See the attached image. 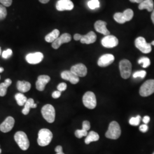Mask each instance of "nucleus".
I'll return each mask as SVG.
<instances>
[{
  "label": "nucleus",
  "instance_id": "nucleus-1",
  "mask_svg": "<svg viewBox=\"0 0 154 154\" xmlns=\"http://www.w3.org/2000/svg\"><path fill=\"white\" fill-rule=\"evenodd\" d=\"M53 135L51 131L47 128H42L38 134L37 143L39 146L45 147L49 145L52 140Z\"/></svg>",
  "mask_w": 154,
  "mask_h": 154
},
{
  "label": "nucleus",
  "instance_id": "nucleus-2",
  "mask_svg": "<svg viewBox=\"0 0 154 154\" xmlns=\"http://www.w3.org/2000/svg\"><path fill=\"white\" fill-rule=\"evenodd\" d=\"M121 135V129L119 123L116 121L111 122L109 125L108 130L106 132V138L111 139H117Z\"/></svg>",
  "mask_w": 154,
  "mask_h": 154
},
{
  "label": "nucleus",
  "instance_id": "nucleus-3",
  "mask_svg": "<svg viewBox=\"0 0 154 154\" xmlns=\"http://www.w3.org/2000/svg\"><path fill=\"white\" fill-rule=\"evenodd\" d=\"M14 138L19 147L22 150L26 151L29 149L30 142L26 133L21 131H18L15 134Z\"/></svg>",
  "mask_w": 154,
  "mask_h": 154
},
{
  "label": "nucleus",
  "instance_id": "nucleus-4",
  "mask_svg": "<svg viewBox=\"0 0 154 154\" xmlns=\"http://www.w3.org/2000/svg\"><path fill=\"white\" fill-rule=\"evenodd\" d=\"M41 113L45 119L50 123L55 121V109L52 105L47 104L44 106L41 109Z\"/></svg>",
  "mask_w": 154,
  "mask_h": 154
},
{
  "label": "nucleus",
  "instance_id": "nucleus-5",
  "mask_svg": "<svg viewBox=\"0 0 154 154\" xmlns=\"http://www.w3.org/2000/svg\"><path fill=\"white\" fill-rule=\"evenodd\" d=\"M133 17V11L131 9H127L123 13H116L114 15V18L116 22L122 24L131 20Z\"/></svg>",
  "mask_w": 154,
  "mask_h": 154
},
{
  "label": "nucleus",
  "instance_id": "nucleus-6",
  "mask_svg": "<svg viewBox=\"0 0 154 154\" xmlns=\"http://www.w3.org/2000/svg\"><path fill=\"white\" fill-rule=\"evenodd\" d=\"M83 103L88 109H94L97 106V99L95 94L87 91L83 96Z\"/></svg>",
  "mask_w": 154,
  "mask_h": 154
},
{
  "label": "nucleus",
  "instance_id": "nucleus-7",
  "mask_svg": "<svg viewBox=\"0 0 154 154\" xmlns=\"http://www.w3.org/2000/svg\"><path fill=\"white\" fill-rule=\"evenodd\" d=\"M119 70L121 75L123 79H128L131 76L132 70V65L130 61L123 60L119 62Z\"/></svg>",
  "mask_w": 154,
  "mask_h": 154
},
{
  "label": "nucleus",
  "instance_id": "nucleus-8",
  "mask_svg": "<svg viewBox=\"0 0 154 154\" xmlns=\"http://www.w3.org/2000/svg\"><path fill=\"white\" fill-rule=\"evenodd\" d=\"M154 93V79H149L143 83L139 90L142 97H148Z\"/></svg>",
  "mask_w": 154,
  "mask_h": 154
},
{
  "label": "nucleus",
  "instance_id": "nucleus-9",
  "mask_svg": "<svg viewBox=\"0 0 154 154\" xmlns=\"http://www.w3.org/2000/svg\"><path fill=\"white\" fill-rule=\"evenodd\" d=\"M135 45L137 49L144 54L149 53L152 50L151 44L147 43L142 37H139L135 39Z\"/></svg>",
  "mask_w": 154,
  "mask_h": 154
},
{
  "label": "nucleus",
  "instance_id": "nucleus-10",
  "mask_svg": "<svg viewBox=\"0 0 154 154\" xmlns=\"http://www.w3.org/2000/svg\"><path fill=\"white\" fill-rule=\"evenodd\" d=\"M101 43L102 46L105 48H113L118 45L119 41L116 36L110 34L108 35H106L105 37L102 39Z\"/></svg>",
  "mask_w": 154,
  "mask_h": 154
},
{
  "label": "nucleus",
  "instance_id": "nucleus-11",
  "mask_svg": "<svg viewBox=\"0 0 154 154\" xmlns=\"http://www.w3.org/2000/svg\"><path fill=\"white\" fill-rule=\"evenodd\" d=\"M72 40V36L69 33H64L52 43V48L54 49H58L62 45L68 43Z\"/></svg>",
  "mask_w": 154,
  "mask_h": 154
},
{
  "label": "nucleus",
  "instance_id": "nucleus-12",
  "mask_svg": "<svg viewBox=\"0 0 154 154\" xmlns=\"http://www.w3.org/2000/svg\"><path fill=\"white\" fill-rule=\"evenodd\" d=\"M44 54L41 52L29 53L26 56V60L29 63L35 65L40 63L44 59Z\"/></svg>",
  "mask_w": 154,
  "mask_h": 154
},
{
  "label": "nucleus",
  "instance_id": "nucleus-13",
  "mask_svg": "<svg viewBox=\"0 0 154 154\" xmlns=\"http://www.w3.org/2000/svg\"><path fill=\"white\" fill-rule=\"evenodd\" d=\"M70 71L78 77H84L87 75L88 69L82 63H78L72 66Z\"/></svg>",
  "mask_w": 154,
  "mask_h": 154
},
{
  "label": "nucleus",
  "instance_id": "nucleus-14",
  "mask_svg": "<svg viewBox=\"0 0 154 154\" xmlns=\"http://www.w3.org/2000/svg\"><path fill=\"white\" fill-rule=\"evenodd\" d=\"M74 4L71 0H58L56 4V9L58 11H72Z\"/></svg>",
  "mask_w": 154,
  "mask_h": 154
},
{
  "label": "nucleus",
  "instance_id": "nucleus-15",
  "mask_svg": "<svg viewBox=\"0 0 154 154\" xmlns=\"http://www.w3.org/2000/svg\"><path fill=\"white\" fill-rule=\"evenodd\" d=\"M15 121L12 116H8L5 120L0 125V131L2 132H9L14 126Z\"/></svg>",
  "mask_w": 154,
  "mask_h": 154
},
{
  "label": "nucleus",
  "instance_id": "nucleus-16",
  "mask_svg": "<svg viewBox=\"0 0 154 154\" xmlns=\"http://www.w3.org/2000/svg\"><path fill=\"white\" fill-rule=\"evenodd\" d=\"M115 60V57L112 54H106L102 55L98 61V66L102 67H105L110 65Z\"/></svg>",
  "mask_w": 154,
  "mask_h": 154
},
{
  "label": "nucleus",
  "instance_id": "nucleus-17",
  "mask_svg": "<svg viewBox=\"0 0 154 154\" xmlns=\"http://www.w3.org/2000/svg\"><path fill=\"white\" fill-rule=\"evenodd\" d=\"M50 77L47 75H41L38 77L37 81H36L35 86L36 88L40 91H44L46 85L49 82Z\"/></svg>",
  "mask_w": 154,
  "mask_h": 154
},
{
  "label": "nucleus",
  "instance_id": "nucleus-18",
  "mask_svg": "<svg viewBox=\"0 0 154 154\" xmlns=\"http://www.w3.org/2000/svg\"><path fill=\"white\" fill-rule=\"evenodd\" d=\"M61 76L62 79L70 82L73 85L77 84L79 81V77L74 74L70 70H65L62 72Z\"/></svg>",
  "mask_w": 154,
  "mask_h": 154
},
{
  "label": "nucleus",
  "instance_id": "nucleus-19",
  "mask_svg": "<svg viewBox=\"0 0 154 154\" xmlns=\"http://www.w3.org/2000/svg\"><path fill=\"white\" fill-rule=\"evenodd\" d=\"M106 25H107L106 22L101 20H99L95 23L94 28L97 32L101 33L105 35H110V32L106 28Z\"/></svg>",
  "mask_w": 154,
  "mask_h": 154
},
{
  "label": "nucleus",
  "instance_id": "nucleus-20",
  "mask_svg": "<svg viewBox=\"0 0 154 154\" xmlns=\"http://www.w3.org/2000/svg\"><path fill=\"white\" fill-rule=\"evenodd\" d=\"M97 40V35L94 32H90L87 34L82 35L81 39V42L85 44H93Z\"/></svg>",
  "mask_w": 154,
  "mask_h": 154
},
{
  "label": "nucleus",
  "instance_id": "nucleus-21",
  "mask_svg": "<svg viewBox=\"0 0 154 154\" xmlns=\"http://www.w3.org/2000/svg\"><path fill=\"white\" fill-rule=\"evenodd\" d=\"M17 88L20 92L26 93L31 88L30 83L25 81H18L17 83Z\"/></svg>",
  "mask_w": 154,
  "mask_h": 154
},
{
  "label": "nucleus",
  "instance_id": "nucleus-22",
  "mask_svg": "<svg viewBox=\"0 0 154 154\" xmlns=\"http://www.w3.org/2000/svg\"><path fill=\"white\" fill-rule=\"evenodd\" d=\"M154 1L153 0H143V1L139 4V9L143 10L146 9L149 12L153 11L154 10Z\"/></svg>",
  "mask_w": 154,
  "mask_h": 154
},
{
  "label": "nucleus",
  "instance_id": "nucleus-23",
  "mask_svg": "<svg viewBox=\"0 0 154 154\" xmlns=\"http://www.w3.org/2000/svg\"><path fill=\"white\" fill-rule=\"evenodd\" d=\"M37 107V105L34 103V100L32 98L28 99L24 105V107L22 110V113L23 115L26 116L29 114L30 110L31 109H35Z\"/></svg>",
  "mask_w": 154,
  "mask_h": 154
},
{
  "label": "nucleus",
  "instance_id": "nucleus-24",
  "mask_svg": "<svg viewBox=\"0 0 154 154\" xmlns=\"http://www.w3.org/2000/svg\"><path fill=\"white\" fill-rule=\"evenodd\" d=\"M60 32L58 29H54L51 33L48 34L45 37V41L48 42L53 43L55 40L58 38L60 36Z\"/></svg>",
  "mask_w": 154,
  "mask_h": 154
},
{
  "label": "nucleus",
  "instance_id": "nucleus-25",
  "mask_svg": "<svg viewBox=\"0 0 154 154\" xmlns=\"http://www.w3.org/2000/svg\"><path fill=\"white\" fill-rule=\"evenodd\" d=\"M99 139V135L97 132L94 131H91L88 133L86 138L85 140V142L86 144H89L90 143L93 142L98 141Z\"/></svg>",
  "mask_w": 154,
  "mask_h": 154
},
{
  "label": "nucleus",
  "instance_id": "nucleus-26",
  "mask_svg": "<svg viewBox=\"0 0 154 154\" xmlns=\"http://www.w3.org/2000/svg\"><path fill=\"white\" fill-rule=\"evenodd\" d=\"M11 79H6L4 82L1 83L0 84V97H4L7 93V88L11 85Z\"/></svg>",
  "mask_w": 154,
  "mask_h": 154
},
{
  "label": "nucleus",
  "instance_id": "nucleus-27",
  "mask_svg": "<svg viewBox=\"0 0 154 154\" xmlns=\"http://www.w3.org/2000/svg\"><path fill=\"white\" fill-rule=\"evenodd\" d=\"M15 99L16 100L17 104L20 106H24L28 100L26 97L21 93L16 94L15 95Z\"/></svg>",
  "mask_w": 154,
  "mask_h": 154
},
{
  "label": "nucleus",
  "instance_id": "nucleus-28",
  "mask_svg": "<svg viewBox=\"0 0 154 154\" xmlns=\"http://www.w3.org/2000/svg\"><path fill=\"white\" fill-rule=\"evenodd\" d=\"M138 63L141 65L143 68H147L148 67L150 64H151V61L149 58L147 57H142L138 60Z\"/></svg>",
  "mask_w": 154,
  "mask_h": 154
},
{
  "label": "nucleus",
  "instance_id": "nucleus-29",
  "mask_svg": "<svg viewBox=\"0 0 154 154\" xmlns=\"http://www.w3.org/2000/svg\"><path fill=\"white\" fill-rule=\"evenodd\" d=\"M88 8L91 9H95L99 8L100 7V3L98 0H90L88 3Z\"/></svg>",
  "mask_w": 154,
  "mask_h": 154
},
{
  "label": "nucleus",
  "instance_id": "nucleus-30",
  "mask_svg": "<svg viewBox=\"0 0 154 154\" xmlns=\"http://www.w3.org/2000/svg\"><path fill=\"white\" fill-rule=\"evenodd\" d=\"M140 120H141V116H137L136 117H132L129 121V123L131 126H137L139 125Z\"/></svg>",
  "mask_w": 154,
  "mask_h": 154
},
{
  "label": "nucleus",
  "instance_id": "nucleus-31",
  "mask_svg": "<svg viewBox=\"0 0 154 154\" xmlns=\"http://www.w3.org/2000/svg\"><path fill=\"white\" fill-rule=\"evenodd\" d=\"M88 134V132L87 131H85L84 130H77L75 132V135L77 138H82L83 137H86Z\"/></svg>",
  "mask_w": 154,
  "mask_h": 154
},
{
  "label": "nucleus",
  "instance_id": "nucleus-32",
  "mask_svg": "<svg viewBox=\"0 0 154 154\" xmlns=\"http://www.w3.org/2000/svg\"><path fill=\"white\" fill-rule=\"evenodd\" d=\"M146 76V72L144 70L137 71L135 72L132 75V77L134 78H144Z\"/></svg>",
  "mask_w": 154,
  "mask_h": 154
},
{
  "label": "nucleus",
  "instance_id": "nucleus-33",
  "mask_svg": "<svg viewBox=\"0 0 154 154\" xmlns=\"http://www.w3.org/2000/svg\"><path fill=\"white\" fill-rule=\"evenodd\" d=\"M7 16V11L5 7L2 5H0V20H4Z\"/></svg>",
  "mask_w": 154,
  "mask_h": 154
},
{
  "label": "nucleus",
  "instance_id": "nucleus-34",
  "mask_svg": "<svg viewBox=\"0 0 154 154\" xmlns=\"http://www.w3.org/2000/svg\"><path fill=\"white\" fill-rule=\"evenodd\" d=\"M12 54H13L12 50L11 49H8L2 52V57L4 59H8L11 57Z\"/></svg>",
  "mask_w": 154,
  "mask_h": 154
},
{
  "label": "nucleus",
  "instance_id": "nucleus-35",
  "mask_svg": "<svg viewBox=\"0 0 154 154\" xmlns=\"http://www.w3.org/2000/svg\"><path fill=\"white\" fill-rule=\"evenodd\" d=\"M67 88V84L66 83L62 82L60 83L58 86H57V89L58 91L62 92L65 91Z\"/></svg>",
  "mask_w": 154,
  "mask_h": 154
},
{
  "label": "nucleus",
  "instance_id": "nucleus-36",
  "mask_svg": "<svg viewBox=\"0 0 154 154\" xmlns=\"http://www.w3.org/2000/svg\"><path fill=\"white\" fill-rule=\"evenodd\" d=\"M90 123L88 121H84L82 123V129L85 131H88L90 129Z\"/></svg>",
  "mask_w": 154,
  "mask_h": 154
},
{
  "label": "nucleus",
  "instance_id": "nucleus-37",
  "mask_svg": "<svg viewBox=\"0 0 154 154\" xmlns=\"http://www.w3.org/2000/svg\"><path fill=\"white\" fill-rule=\"evenodd\" d=\"M0 3L6 7H9L12 4V0H0Z\"/></svg>",
  "mask_w": 154,
  "mask_h": 154
},
{
  "label": "nucleus",
  "instance_id": "nucleus-38",
  "mask_svg": "<svg viewBox=\"0 0 154 154\" xmlns=\"http://www.w3.org/2000/svg\"><path fill=\"white\" fill-rule=\"evenodd\" d=\"M149 130V126L146 124H143L139 127V130L142 132H146Z\"/></svg>",
  "mask_w": 154,
  "mask_h": 154
},
{
  "label": "nucleus",
  "instance_id": "nucleus-39",
  "mask_svg": "<svg viewBox=\"0 0 154 154\" xmlns=\"http://www.w3.org/2000/svg\"><path fill=\"white\" fill-rule=\"evenodd\" d=\"M61 95V92L58 91V90H57V91H54L53 93H52V97L54 99H57V98H59Z\"/></svg>",
  "mask_w": 154,
  "mask_h": 154
},
{
  "label": "nucleus",
  "instance_id": "nucleus-40",
  "mask_svg": "<svg viewBox=\"0 0 154 154\" xmlns=\"http://www.w3.org/2000/svg\"><path fill=\"white\" fill-rule=\"evenodd\" d=\"M55 151L56 154H65L63 152V149L61 146H58L55 147Z\"/></svg>",
  "mask_w": 154,
  "mask_h": 154
},
{
  "label": "nucleus",
  "instance_id": "nucleus-41",
  "mask_svg": "<svg viewBox=\"0 0 154 154\" xmlns=\"http://www.w3.org/2000/svg\"><path fill=\"white\" fill-rule=\"evenodd\" d=\"M149 121H150V117L149 116H144V118H143V122L144 124H146V125L148 124Z\"/></svg>",
  "mask_w": 154,
  "mask_h": 154
},
{
  "label": "nucleus",
  "instance_id": "nucleus-42",
  "mask_svg": "<svg viewBox=\"0 0 154 154\" xmlns=\"http://www.w3.org/2000/svg\"><path fill=\"white\" fill-rule=\"evenodd\" d=\"M82 35L79 34H75L74 35V39L75 41H80L81 39L82 38Z\"/></svg>",
  "mask_w": 154,
  "mask_h": 154
},
{
  "label": "nucleus",
  "instance_id": "nucleus-43",
  "mask_svg": "<svg viewBox=\"0 0 154 154\" xmlns=\"http://www.w3.org/2000/svg\"><path fill=\"white\" fill-rule=\"evenodd\" d=\"M143 0H130V2H133V3H138V4H140L141 3Z\"/></svg>",
  "mask_w": 154,
  "mask_h": 154
},
{
  "label": "nucleus",
  "instance_id": "nucleus-44",
  "mask_svg": "<svg viewBox=\"0 0 154 154\" xmlns=\"http://www.w3.org/2000/svg\"><path fill=\"white\" fill-rule=\"evenodd\" d=\"M50 0H39V1L42 4H47L49 2Z\"/></svg>",
  "mask_w": 154,
  "mask_h": 154
},
{
  "label": "nucleus",
  "instance_id": "nucleus-45",
  "mask_svg": "<svg viewBox=\"0 0 154 154\" xmlns=\"http://www.w3.org/2000/svg\"><path fill=\"white\" fill-rule=\"evenodd\" d=\"M151 20H152V23L154 24V9L152 11V13L151 14Z\"/></svg>",
  "mask_w": 154,
  "mask_h": 154
},
{
  "label": "nucleus",
  "instance_id": "nucleus-46",
  "mask_svg": "<svg viewBox=\"0 0 154 154\" xmlns=\"http://www.w3.org/2000/svg\"><path fill=\"white\" fill-rule=\"evenodd\" d=\"M4 68L0 67V73H1V72H4ZM0 78H1V77H0Z\"/></svg>",
  "mask_w": 154,
  "mask_h": 154
},
{
  "label": "nucleus",
  "instance_id": "nucleus-47",
  "mask_svg": "<svg viewBox=\"0 0 154 154\" xmlns=\"http://www.w3.org/2000/svg\"><path fill=\"white\" fill-rule=\"evenodd\" d=\"M151 45H153V46H154V41H152V42L151 43Z\"/></svg>",
  "mask_w": 154,
  "mask_h": 154
},
{
  "label": "nucleus",
  "instance_id": "nucleus-48",
  "mask_svg": "<svg viewBox=\"0 0 154 154\" xmlns=\"http://www.w3.org/2000/svg\"><path fill=\"white\" fill-rule=\"evenodd\" d=\"M1 54V47H0V55Z\"/></svg>",
  "mask_w": 154,
  "mask_h": 154
},
{
  "label": "nucleus",
  "instance_id": "nucleus-49",
  "mask_svg": "<svg viewBox=\"0 0 154 154\" xmlns=\"http://www.w3.org/2000/svg\"><path fill=\"white\" fill-rule=\"evenodd\" d=\"M1 151H2V150H1V149H0V154L1 153Z\"/></svg>",
  "mask_w": 154,
  "mask_h": 154
},
{
  "label": "nucleus",
  "instance_id": "nucleus-50",
  "mask_svg": "<svg viewBox=\"0 0 154 154\" xmlns=\"http://www.w3.org/2000/svg\"><path fill=\"white\" fill-rule=\"evenodd\" d=\"M154 154V153H153V154Z\"/></svg>",
  "mask_w": 154,
  "mask_h": 154
}]
</instances>
